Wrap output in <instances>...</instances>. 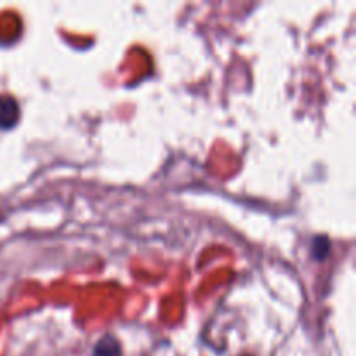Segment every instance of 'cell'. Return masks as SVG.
I'll use <instances>...</instances> for the list:
<instances>
[{"label": "cell", "instance_id": "6da1fadb", "mask_svg": "<svg viewBox=\"0 0 356 356\" xmlns=\"http://www.w3.org/2000/svg\"><path fill=\"white\" fill-rule=\"evenodd\" d=\"M19 117L21 111L17 101L13 96L0 94V129H13L19 122Z\"/></svg>", "mask_w": 356, "mask_h": 356}, {"label": "cell", "instance_id": "7a4b0ae2", "mask_svg": "<svg viewBox=\"0 0 356 356\" xmlns=\"http://www.w3.org/2000/svg\"><path fill=\"white\" fill-rule=\"evenodd\" d=\"M92 356H124L122 355V344L111 334H104L96 344H94Z\"/></svg>", "mask_w": 356, "mask_h": 356}, {"label": "cell", "instance_id": "3957f363", "mask_svg": "<svg viewBox=\"0 0 356 356\" xmlns=\"http://www.w3.org/2000/svg\"><path fill=\"white\" fill-rule=\"evenodd\" d=\"M309 252H312V259L322 263V261H325L327 256L330 254V240L327 238L325 235L313 236L312 245H309Z\"/></svg>", "mask_w": 356, "mask_h": 356}, {"label": "cell", "instance_id": "277c9868", "mask_svg": "<svg viewBox=\"0 0 356 356\" xmlns=\"http://www.w3.org/2000/svg\"><path fill=\"white\" fill-rule=\"evenodd\" d=\"M242 356H249V355H242Z\"/></svg>", "mask_w": 356, "mask_h": 356}]
</instances>
